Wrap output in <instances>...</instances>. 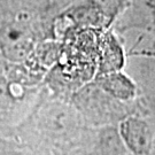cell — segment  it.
<instances>
[{
	"mask_svg": "<svg viewBox=\"0 0 155 155\" xmlns=\"http://www.w3.org/2000/svg\"><path fill=\"white\" fill-rule=\"evenodd\" d=\"M0 41L5 54L11 60H21L28 55L35 44L31 15L20 12L9 17L1 28Z\"/></svg>",
	"mask_w": 155,
	"mask_h": 155,
	"instance_id": "cell-1",
	"label": "cell"
},
{
	"mask_svg": "<svg viewBox=\"0 0 155 155\" xmlns=\"http://www.w3.org/2000/svg\"><path fill=\"white\" fill-rule=\"evenodd\" d=\"M127 150L132 155H153L155 130L147 120L138 115H127L117 127Z\"/></svg>",
	"mask_w": 155,
	"mask_h": 155,
	"instance_id": "cell-2",
	"label": "cell"
},
{
	"mask_svg": "<svg viewBox=\"0 0 155 155\" xmlns=\"http://www.w3.org/2000/svg\"><path fill=\"white\" fill-rule=\"evenodd\" d=\"M106 89L116 98L123 100L133 98L136 92V87L132 82L121 74H113L109 76L106 83Z\"/></svg>",
	"mask_w": 155,
	"mask_h": 155,
	"instance_id": "cell-3",
	"label": "cell"
},
{
	"mask_svg": "<svg viewBox=\"0 0 155 155\" xmlns=\"http://www.w3.org/2000/svg\"><path fill=\"white\" fill-rule=\"evenodd\" d=\"M0 155H46L27 141L0 139Z\"/></svg>",
	"mask_w": 155,
	"mask_h": 155,
	"instance_id": "cell-4",
	"label": "cell"
}]
</instances>
